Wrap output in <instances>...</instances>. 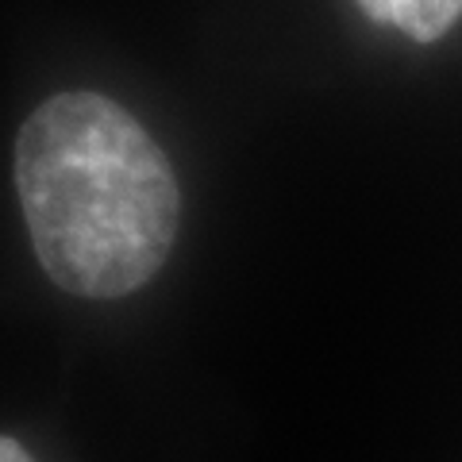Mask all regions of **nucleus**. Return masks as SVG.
<instances>
[{
  "label": "nucleus",
  "mask_w": 462,
  "mask_h": 462,
  "mask_svg": "<svg viewBox=\"0 0 462 462\" xmlns=\"http://www.w3.org/2000/svg\"><path fill=\"white\" fill-rule=\"evenodd\" d=\"M16 193L39 266L74 297L135 293L178 239L170 158L132 112L89 89L58 93L27 116Z\"/></svg>",
  "instance_id": "obj_1"
},
{
  "label": "nucleus",
  "mask_w": 462,
  "mask_h": 462,
  "mask_svg": "<svg viewBox=\"0 0 462 462\" xmlns=\"http://www.w3.org/2000/svg\"><path fill=\"white\" fill-rule=\"evenodd\" d=\"M0 462H32V455H27L16 439L0 436Z\"/></svg>",
  "instance_id": "obj_3"
},
{
  "label": "nucleus",
  "mask_w": 462,
  "mask_h": 462,
  "mask_svg": "<svg viewBox=\"0 0 462 462\" xmlns=\"http://www.w3.org/2000/svg\"><path fill=\"white\" fill-rule=\"evenodd\" d=\"M358 5L374 23L397 27L416 42L443 39L462 16V0H358Z\"/></svg>",
  "instance_id": "obj_2"
}]
</instances>
